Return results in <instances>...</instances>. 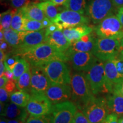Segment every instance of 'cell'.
<instances>
[{"label": "cell", "instance_id": "6da1fadb", "mask_svg": "<svg viewBox=\"0 0 123 123\" xmlns=\"http://www.w3.org/2000/svg\"><path fill=\"white\" fill-rule=\"evenodd\" d=\"M18 55L26 60L31 66L34 67H41L49 62L55 60L64 62L68 61L65 54L47 43L35 46Z\"/></svg>", "mask_w": 123, "mask_h": 123}, {"label": "cell", "instance_id": "7a4b0ae2", "mask_svg": "<svg viewBox=\"0 0 123 123\" xmlns=\"http://www.w3.org/2000/svg\"><path fill=\"white\" fill-rule=\"evenodd\" d=\"M70 86L71 100L79 110L95 97L91 90L86 75L83 73L74 74L71 79Z\"/></svg>", "mask_w": 123, "mask_h": 123}, {"label": "cell", "instance_id": "3957f363", "mask_svg": "<svg viewBox=\"0 0 123 123\" xmlns=\"http://www.w3.org/2000/svg\"><path fill=\"white\" fill-rule=\"evenodd\" d=\"M92 53L95 57L103 62L113 59L121 53L120 40L96 38Z\"/></svg>", "mask_w": 123, "mask_h": 123}, {"label": "cell", "instance_id": "277c9868", "mask_svg": "<svg viewBox=\"0 0 123 123\" xmlns=\"http://www.w3.org/2000/svg\"><path fill=\"white\" fill-rule=\"evenodd\" d=\"M90 123H101L110 114L105 98L95 97L80 110Z\"/></svg>", "mask_w": 123, "mask_h": 123}, {"label": "cell", "instance_id": "5b68a950", "mask_svg": "<svg viewBox=\"0 0 123 123\" xmlns=\"http://www.w3.org/2000/svg\"><path fill=\"white\" fill-rule=\"evenodd\" d=\"M51 82L55 84H70V71L63 61H52L41 66Z\"/></svg>", "mask_w": 123, "mask_h": 123}, {"label": "cell", "instance_id": "8992f818", "mask_svg": "<svg viewBox=\"0 0 123 123\" xmlns=\"http://www.w3.org/2000/svg\"><path fill=\"white\" fill-rule=\"evenodd\" d=\"M86 75L93 95L109 93L103 62L98 59Z\"/></svg>", "mask_w": 123, "mask_h": 123}, {"label": "cell", "instance_id": "52a82bcc", "mask_svg": "<svg viewBox=\"0 0 123 123\" xmlns=\"http://www.w3.org/2000/svg\"><path fill=\"white\" fill-rule=\"evenodd\" d=\"M115 6L112 0H90L85 14L94 24H99L108 17L113 15Z\"/></svg>", "mask_w": 123, "mask_h": 123}, {"label": "cell", "instance_id": "ba28073f", "mask_svg": "<svg viewBox=\"0 0 123 123\" xmlns=\"http://www.w3.org/2000/svg\"><path fill=\"white\" fill-rule=\"evenodd\" d=\"M99 38L121 40L123 38V26L116 15H112L103 20L94 28Z\"/></svg>", "mask_w": 123, "mask_h": 123}, {"label": "cell", "instance_id": "9c48e42d", "mask_svg": "<svg viewBox=\"0 0 123 123\" xmlns=\"http://www.w3.org/2000/svg\"><path fill=\"white\" fill-rule=\"evenodd\" d=\"M90 21V19L87 16H84L78 12L66 9L58 14L53 23L57 26L59 30H63L69 27L87 25Z\"/></svg>", "mask_w": 123, "mask_h": 123}, {"label": "cell", "instance_id": "30bf717a", "mask_svg": "<svg viewBox=\"0 0 123 123\" xmlns=\"http://www.w3.org/2000/svg\"><path fill=\"white\" fill-rule=\"evenodd\" d=\"M26 109L29 115L34 116L51 114L53 104L44 93H31Z\"/></svg>", "mask_w": 123, "mask_h": 123}, {"label": "cell", "instance_id": "8fae6325", "mask_svg": "<svg viewBox=\"0 0 123 123\" xmlns=\"http://www.w3.org/2000/svg\"><path fill=\"white\" fill-rule=\"evenodd\" d=\"M78 108L73 101H67L53 107V123H71Z\"/></svg>", "mask_w": 123, "mask_h": 123}, {"label": "cell", "instance_id": "7c38bea8", "mask_svg": "<svg viewBox=\"0 0 123 123\" xmlns=\"http://www.w3.org/2000/svg\"><path fill=\"white\" fill-rule=\"evenodd\" d=\"M30 94L31 93H44L51 85L52 83L46 75L44 71L39 67H31Z\"/></svg>", "mask_w": 123, "mask_h": 123}, {"label": "cell", "instance_id": "4fadbf2b", "mask_svg": "<svg viewBox=\"0 0 123 123\" xmlns=\"http://www.w3.org/2000/svg\"><path fill=\"white\" fill-rule=\"evenodd\" d=\"M67 58L74 70L86 73L98 60L92 52H78L70 55Z\"/></svg>", "mask_w": 123, "mask_h": 123}, {"label": "cell", "instance_id": "5bb4252c", "mask_svg": "<svg viewBox=\"0 0 123 123\" xmlns=\"http://www.w3.org/2000/svg\"><path fill=\"white\" fill-rule=\"evenodd\" d=\"M44 94L54 105L71 99V88L70 84H52Z\"/></svg>", "mask_w": 123, "mask_h": 123}, {"label": "cell", "instance_id": "9a60e30c", "mask_svg": "<svg viewBox=\"0 0 123 123\" xmlns=\"http://www.w3.org/2000/svg\"><path fill=\"white\" fill-rule=\"evenodd\" d=\"M46 29L36 31H26L24 36L19 49L13 51V54L18 55L35 46L43 43L45 41Z\"/></svg>", "mask_w": 123, "mask_h": 123}, {"label": "cell", "instance_id": "2e32d148", "mask_svg": "<svg viewBox=\"0 0 123 123\" xmlns=\"http://www.w3.org/2000/svg\"><path fill=\"white\" fill-rule=\"evenodd\" d=\"M96 40V38L91 34L83 37L78 41L72 43L64 54L68 57L72 54L78 52H92Z\"/></svg>", "mask_w": 123, "mask_h": 123}, {"label": "cell", "instance_id": "e0dca14e", "mask_svg": "<svg viewBox=\"0 0 123 123\" xmlns=\"http://www.w3.org/2000/svg\"><path fill=\"white\" fill-rule=\"evenodd\" d=\"M45 37L44 43H49L58 50L64 53L71 44V43L65 37L62 30L59 29L51 33L45 34Z\"/></svg>", "mask_w": 123, "mask_h": 123}, {"label": "cell", "instance_id": "ac0fdd59", "mask_svg": "<svg viewBox=\"0 0 123 123\" xmlns=\"http://www.w3.org/2000/svg\"><path fill=\"white\" fill-rule=\"evenodd\" d=\"M104 70L108 90L109 93H113L115 86L120 83L123 79L118 74L113 59L108 60L104 62Z\"/></svg>", "mask_w": 123, "mask_h": 123}, {"label": "cell", "instance_id": "d6986e66", "mask_svg": "<svg viewBox=\"0 0 123 123\" xmlns=\"http://www.w3.org/2000/svg\"><path fill=\"white\" fill-rule=\"evenodd\" d=\"M1 115L7 119H22L27 120L29 117V113L26 109L16 105L12 102L6 104Z\"/></svg>", "mask_w": 123, "mask_h": 123}, {"label": "cell", "instance_id": "ffe728a7", "mask_svg": "<svg viewBox=\"0 0 123 123\" xmlns=\"http://www.w3.org/2000/svg\"><path fill=\"white\" fill-rule=\"evenodd\" d=\"M93 28L87 25H81L76 26L64 29L63 33L67 39L71 43L79 40L83 37L90 34L92 33Z\"/></svg>", "mask_w": 123, "mask_h": 123}, {"label": "cell", "instance_id": "44dd1931", "mask_svg": "<svg viewBox=\"0 0 123 123\" xmlns=\"http://www.w3.org/2000/svg\"><path fill=\"white\" fill-rule=\"evenodd\" d=\"M110 114L123 116V96L116 92H113L105 97Z\"/></svg>", "mask_w": 123, "mask_h": 123}, {"label": "cell", "instance_id": "7402d4cb", "mask_svg": "<svg viewBox=\"0 0 123 123\" xmlns=\"http://www.w3.org/2000/svg\"><path fill=\"white\" fill-rule=\"evenodd\" d=\"M3 31L5 41L13 48V51L19 49L26 31H18L12 28Z\"/></svg>", "mask_w": 123, "mask_h": 123}, {"label": "cell", "instance_id": "603a6c76", "mask_svg": "<svg viewBox=\"0 0 123 123\" xmlns=\"http://www.w3.org/2000/svg\"><path fill=\"white\" fill-rule=\"evenodd\" d=\"M21 11L25 18L42 22L46 18L43 12L39 7L33 2L31 4L30 3L21 7Z\"/></svg>", "mask_w": 123, "mask_h": 123}, {"label": "cell", "instance_id": "cb8c5ba5", "mask_svg": "<svg viewBox=\"0 0 123 123\" xmlns=\"http://www.w3.org/2000/svg\"><path fill=\"white\" fill-rule=\"evenodd\" d=\"M31 95L23 91H15L10 95V101L21 107L25 108L30 100Z\"/></svg>", "mask_w": 123, "mask_h": 123}, {"label": "cell", "instance_id": "d4e9b609", "mask_svg": "<svg viewBox=\"0 0 123 123\" xmlns=\"http://www.w3.org/2000/svg\"><path fill=\"white\" fill-rule=\"evenodd\" d=\"M35 4L42 10L46 17L53 21L58 14V10L51 1H43L41 2H35Z\"/></svg>", "mask_w": 123, "mask_h": 123}, {"label": "cell", "instance_id": "484cf974", "mask_svg": "<svg viewBox=\"0 0 123 123\" xmlns=\"http://www.w3.org/2000/svg\"><path fill=\"white\" fill-rule=\"evenodd\" d=\"M90 0H67L63 4L64 7L69 10L78 12L84 14L87 4Z\"/></svg>", "mask_w": 123, "mask_h": 123}, {"label": "cell", "instance_id": "4316f807", "mask_svg": "<svg viewBox=\"0 0 123 123\" xmlns=\"http://www.w3.org/2000/svg\"><path fill=\"white\" fill-rule=\"evenodd\" d=\"M31 78V67H30L19 77L18 80L16 81L17 89L18 90L30 93Z\"/></svg>", "mask_w": 123, "mask_h": 123}, {"label": "cell", "instance_id": "83f0119b", "mask_svg": "<svg viewBox=\"0 0 123 123\" xmlns=\"http://www.w3.org/2000/svg\"><path fill=\"white\" fill-rule=\"evenodd\" d=\"M30 63L26 60L21 57L17 62L12 70V73L14 75V80L15 82L27 69L30 68Z\"/></svg>", "mask_w": 123, "mask_h": 123}, {"label": "cell", "instance_id": "f1b7e54d", "mask_svg": "<svg viewBox=\"0 0 123 123\" xmlns=\"http://www.w3.org/2000/svg\"><path fill=\"white\" fill-rule=\"evenodd\" d=\"M24 19L25 18L21 9H16L12 19L10 28L18 31H25L24 28Z\"/></svg>", "mask_w": 123, "mask_h": 123}, {"label": "cell", "instance_id": "f546056e", "mask_svg": "<svg viewBox=\"0 0 123 123\" xmlns=\"http://www.w3.org/2000/svg\"><path fill=\"white\" fill-rule=\"evenodd\" d=\"M16 9H12V10L10 9L1 14L0 15L1 30H5L11 27L12 19L16 11Z\"/></svg>", "mask_w": 123, "mask_h": 123}, {"label": "cell", "instance_id": "4dcf8cb0", "mask_svg": "<svg viewBox=\"0 0 123 123\" xmlns=\"http://www.w3.org/2000/svg\"><path fill=\"white\" fill-rule=\"evenodd\" d=\"M24 28L25 31H36L42 30L44 27L42 22L25 18Z\"/></svg>", "mask_w": 123, "mask_h": 123}, {"label": "cell", "instance_id": "1f68e13d", "mask_svg": "<svg viewBox=\"0 0 123 123\" xmlns=\"http://www.w3.org/2000/svg\"><path fill=\"white\" fill-rule=\"evenodd\" d=\"M26 123H53V115L34 116L29 115Z\"/></svg>", "mask_w": 123, "mask_h": 123}, {"label": "cell", "instance_id": "d6a6232c", "mask_svg": "<svg viewBox=\"0 0 123 123\" xmlns=\"http://www.w3.org/2000/svg\"><path fill=\"white\" fill-rule=\"evenodd\" d=\"M20 58L19 55L13 53L12 54H7L6 59L4 61L6 68L12 72L14 66Z\"/></svg>", "mask_w": 123, "mask_h": 123}, {"label": "cell", "instance_id": "836d02e7", "mask_svg": "<svg viewBox=\"0 0 123 123\" xmlns=\"http://www.w3.org/2000/svg\"><path fill=\"white\" fill-rule=\"evenodd\" d=\"M113 59L115 65L120 78L123 80V54L121 53Z\"/></svg>", "mask_w": 123, "mask_h": 123}, {"label": "cell", "instance_id": "e575fe53", "mask_svg": "<svg viewBox=\"0 0 123 123\" xmlns=\"http://www.w3.org/2000/svg\"><path fill=\"white\" fill-rule=\"evenodd\" d=\"M9 96H10V94L4 88H0V101H1V113L4 110L5 106L6 105Z\"/></svg>", "mask_w": 123, "mask_h": 123}, {"label": "cell", "instance_id": "d590c367", "mask_svg": "<svg viewBox=\"0 0 123 123\" xmlns=\"http://www.w3.org/2000/svg\"><path fill=\"white\" fill-rule=\"evenodd\" d=\"M71 123H90V122L82 112L77 111Z\"/></svg>", "mask_w": 123, "mask_h": 123}, {"label": "cell", "instance_id": "8d00e7d4", "mask_svg": "<svg viewBox=\"0 0 123 123\" xmlns=\"http://www.w3.org/2000/svg\"><path fill=\"white\" fill-rule=\"evenodd\" d=\"M12 6L15 9H20L30 3L28 0H10Z\"/></svg>", "mask_w": 123, "mask_h": 123}, {"label": "cell", "instance_id": "74e56055", "mask_svg": "<svg viewBox=\"0 0 123 123\" xmlns=\"http://www.w3.org/2000/svg\"><path fill=\"white\" fill-rule=\"evenodd\" d=\"M4 88L8 92L10 95L14 91L15 89L17 88L16 82L14 79H9Z\"/></svg>", "mask_w": 123, "mask_h": 123}, {"label": "cell", "instance_id": "f35d334b", "mask_svg": "<svg viewBox=\"0 0 123 123\" xmlns=\"http://www.w3.org/2000/svg\"><path fill=\"white\" fill-rule=\"evenodd\" d=\"M118 116L114 114H109L105 119L106 123H119Z\"/></svg>", "mask_w": 123, "mask_h": 123}, {"label": "cell", "instance_id": "ab89813d", "mask_svg": "<svg viewBox=\"0 0 123 123\" xmlns=\"http://www.w3.org/2000/svg\"><path fill=\"white\" fill-rule=\"evenodd\" d=\"M10 47H12L11 46H10V45H9V44L7 43L5 40L1 41V45H0L1 50H2L3 51H4L6 55H7V53H8L9 51H10L9 50H10Z\"/></svg>", "mask_w": 123, "mask_h": 123}, {"label": "cell", "instance_id": "60d3db41", "mask_svg": "<svg viewBox=\"0 0 123 123\" xmlns=\"http://www.w3.org/2000/svg\"><path fill=\"white\" fill-rule=\"evenodd\" d=\"M113 92H116L123 96V80L115 86Z\"/></svg>", "mask_w": 123, "mask_h": 123}, {"label": "cell", "instance_id": "b9f144b4", "mask_svg": "<svg viewBox=\"0 0 123 123\" xmlns=\"http://www.w3.org/2000/svg\"><path fill=\"white\" fill-rule=\"evenodd\" d=\"M9 79L7 78L6 76L3 75L0 76V87L1 88H5L7 83L8 82Z\"/></svg>", "mask_w": 123, "mask_h": 123}, {"label": "cell", "instance_id": "7bdbcfd3", "mask_svg": "<svg viewBox=\"0 0 123 123\" xmlns=\"http://www.w3.org/2000/svg\"><path fill=\"white\" fill-rule=\"evenodd\" d=\"M58 29V27L57 26L54 24H53L52 25H51L50 26L47 27V28H46V34L53 33V32L57 30Z\"/></svg>", "mask_w": 123, "mask_h": 123}, {"label": "cell", "instance_id": "ee69618b", "mask_svg": "<svg viewBox=\"0 0 123 123\" xmlns=\"http://www.w3.org/2000/svg\"><path fill=\"white\" fill-rule=\"evenodd\" d=\"M116 16L123 26V6H121L118 9Z\"/></svg>", "mask_w": 123, "mask_h": 123}, {"label": "cell", "instance_id": "f6af8a7d", "mask_svg": "<svg viewBox=\"0 0 123 123\" xmlns=\"http://www.w3.org/2000/svg\"><path fill=\"white\" fill-rule=\"evenodd\" d=\"M42 23L43 25L44 28H47V27L49 26H50L51 25H52L53 24V23L52 22V21L47 17H46L43 20V21H42Z\"/></svg>", "mask_w": 123, "mask_h": 123}, {"label": "cell", "instance_id": "bcb514c9", "mask_svg": "<svg viewBox=\"0 0 123 123\" xmlns=\"http://www.w3.org/2000/svg\"><path fill=\"white\" fill-rule=\"evenodd\" d=\"M67 0H51L52 3L55 6H58L63 5Z\"/></svg>", "mask_w": 123, "mask_h": 123}, {"label": "cell", "instance_id": "7dc6e473", "mask_svg": "<svg viewBox=\"0 0 123 123\" xmlns=\"http://www.w3.org/2000/svg\"><path fill=\"white\" fill-rule=\"evenodd\" d=\"M112 2L115 7L119 8L123 6V0H112Z\"/></svg>", "mask_w": 123, "mask_h": 123}, {"label": "cell", "instance_id": "c3c4849f", "mask_svg": "<svg viewBox=\"0 0 123 123\" xmlns=\"http://www.w3.org/2000/svg\"><path fill=\"white\" fill-rule=\"evenodd\" d=\"M26 120L22 119H16L9 120L7 123H26Z\"/></svg>", "mask_w": 123, "mask_h": 123}, {"label": "cell", "instance_id": "681fc988", "mask_svg": "<svg viewBox=\"0 0 123 123\" xmlns=\"http://www.w3.org/2000/svg\"><path fill=\"white\" fill-rule=\"evenodd\" d=\"M5 70L6 67L4 64V62L3 61H0V76L4 75Z\"/></svg>", "mask_w": 123, "mask_h": 123}, {"label": "cell", "instance_id": "f907efd6", "mask_svg": "<svg viewBox=\"0 0 123 123\" xmlns=\"http://www.w3.org/2000/svg\"><path fill=\"white\" fill-rule=\"evenodd\" d=\"M0 56H1V58H0V61L4 62L5 59H6V54L2 50H1L0 51Z\"/></svg>", "mask_w": 123, "mask_h": 123}, {"label": "cell", "instance_id": "816d5d0a", "mask_svg": "<svg viewBox=\"0 0 123 123\" xmlns=\"http://www.w3.org/2000/svg\"><path fill=\"white\" fill-rule=\"evenodd\" d=\"M8 120H9V119L4 117L3 118L1 117V121H0V123H8Z\"/></svg>", "mask_w": 123, "mask_h": 123}, {"label": "cell", "instance_id": "f5cc1de1", "mask_svg": "<svg viewBox=\"0 0 123 123\" xmlns=\"http://www.w3.org/2000/svg\"><path fill=\"white\" fill-rule=\"evenodd\" d=\"M120 44H121V53L123 54V38L120 41Z\"/></svg>", "mask_w": 123, "mask_h": 123}, {"label": "cell", "instance_id": "db71d44e", "mask_svg": "<svg viewBox=\"0 0 123 123\" xmlns=\"http://www.w3.org/2000/svg\"><path fill=\"white\" fill-rule=\"evenodd\" d=\"M118 121H119V123H123V116L120 117Z\"/></svg>", "mask_w": 123, "mask_h": 123}, {"label": "cell", "instance_id": "11a10c76", "mask_svg": "<svg viewBox=\"0 0 123 123\" xmlns=\"http://www.w3.org/2000/svg\"><path fill=\"white\" fill-rule=\"evenodd\" d=\"M31 1H42V0H31Z\"/></svg>", "mask_w": 123, "mask_h": 123}, {"label": "cell", "instance_id": "9f6ffc18", "mask_svg": "<svg viewBox=\"0 0 123 123\" xmlns=\"http://www.w3.org/2000/svg\"><path fill=\"white\" fill-rule=\"evenodd\" d=\"M43 1H51V0H42Z\"/></svg>", "mask_w": 123, "mask_h": 123}, {"label": "cell", "instance_id": "6f0895ef", "mask_svg": "<svg viewBox=\"0 0 123 123\" xmlns=\"http://www.w3.org/2000/svg\"><path fill=\"white\" fill-rule=\"evenodd\" d=\"M105 123V121H104V122H103V123Z\"/></svg>", "mask_w": 123, "mask_h": 123}, {"label": "cell", "instance_id": "680465c9", "mask_svg": "<svg viewBox=\"0 0 123 123\" xmlns=\"http://www.w3.org/2000/svg\"><path fill=\"white\" fill-rule=\"evenodd\" d=\"M1 1H2V0H1Z\"/></svg>", "mask_w": 123, "mask_h": 123}]
</instances>
